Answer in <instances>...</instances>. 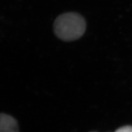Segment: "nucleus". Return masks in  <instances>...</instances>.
Wrapping results in <instances>:
<instances>
[{"mask_svg":"<svg viewBox=\"0 0 132 132\" xmlns=\"http://www.w3.org/2000/svg\"><path fill=\"white\" fill-rule=\"evenodd\" d=\"M86 23L81 15L67 12L58 16L53 24L57 37L64 41H72L80 38L85 33Z\"/></svg>","mask_w":132,"mask_h":132,"instance_id":"1","label":"nucleus"},{"mask_svg":"<svg viewBox=\"0 0 132 132\" xmlns=\"http://www.w3.org/2000/svg\"><path fill=\"white\" fill-rule=\"evenodd\" d=\"M0 132H19L17 121L9 115L2 113L0 116Z\"/></svg>","mask_w":132,"mask_h":132,"instance_id":"2","label":"nucleus"},{"mask_svg":"<svg viewBox=\"0 0 132 132\" xmlns=\"http://www.w3.org/2000/svg\"><path fill=\"white\" fill-rule=\"evenodd\" d=\"M115 132H132V126H126L119 128Z\"/></svg>","mask_w":132,"mask_h":132,"instance_id":"3","label":"nucleus"}]
</instances>
